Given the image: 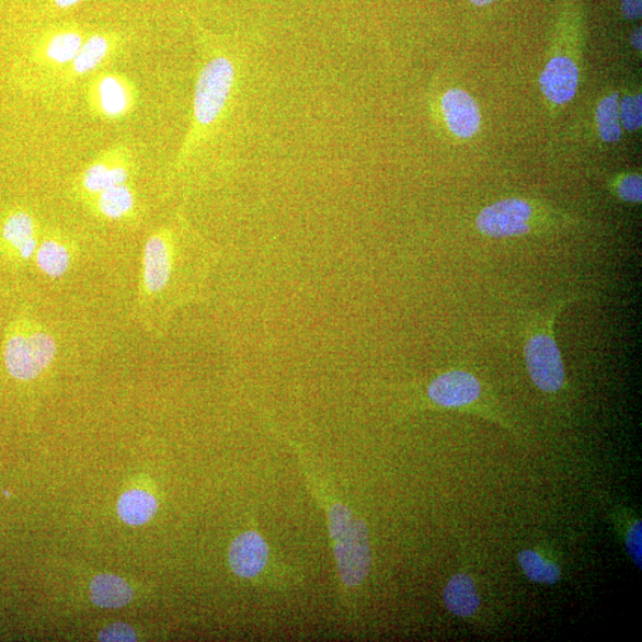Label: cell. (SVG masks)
Here are the masks:
<instances>
[{
  "instance_id": "6da1fadb",
  "label": "cell",
  "mask_w": 642,
  "mask_h": 642,
  "mask_svg": "<svg viewBox=\"0 0 642 642\" xmlns=\"http://www.w3.org/2000/svg\"><path fill=\"white\" fill-rule=\"evenodd\" d=\"M237 80L239 64L233 53L216 38L205 36L202 65L195 81L190 127L177 153L175 171L184 170L207 139L215 134L227 115Z\"/></svg>"
},
{
  "instance_id": "7a4b0ae2",
  "label": "cell",
  "mask_w": 642,
  "mask_h": 642,
  "mask_svg": "<svg viewBox=\"0 0 642 642\" xmlns=\"http://www.w3.org/2000/svg\"><path fill=\"white\" fill-rule=\"evenodd\" d=\"M186 253L173 227H161L147 239L144 248L139 302L151 307L179 301L180 284L186 280Z\"/></svg>"
},
{
  "instance_id": "3957f363",
  "label": "cell",
  "mask_w": 642,
  "mask_h": 642,
  "mask_svg": "<svg viewBox=\"0 0 642 642\" xmlns=\"http://www.w3.org/2000/svg\"><path fill=\"white\" fill-rule=\"evenodd\" d=\"M580 299L578 295H569L555 300L548 309L530 317L525 328L526 368L530 380L543 393L554 394L565 387V367L555 339V323L566 307Z\"/></svg>"
},
{
  "instance_id": "277c9868",
  "label": "cell",
  "mask_w": 642,
  "mask_h": 642,
  "mask_svg": "<svg viewBox=\"0 0 642 642\" xmlns=\"http://www.w3.org/2000/svg\"><path fill=\"white\" fill-rule=\"evenodd\" d=\"M574 219L534 200L508 198L486 206L478 215V231L491 239H514L572 225Z\"/></svg>"
},
{
  "instance_id": "5b68a950",
  "label": "cell",
  "mask_w": 642,
  "mask_h": 642,
  "mask_svg": "<svg viewBox=\"0 0 642 642\" xmlns=\"http://www.w3.org/2000/svg\"><path fill=\"white\" fill-rule=\"evenodd\" d=\"M57 354V341L37 320L22 316L13 320L7 329L3 359L13 379H37L51 366Z\"/></svg>"
},
{
  "instance_id": "8992f818",
  "label": "cell",
  "mask_w": 642,
  "mask_h": 642,
  "mask_svg": "<svg viewBox=\"0 0 642 642\" xmlns=\"http://www.w3.org/2000/svg\"><path fill=\"white\" fill-rule=\"evenodd\" d=\"M328 507L330 536L340 577L347 588H355L370 571L368 527L340 502L331 500Z\"/></svg>"
},
{
  "instance_id": "52a82bcc",
  "label": "cell",
  "mask_w": 642,
  "mask_h": 642,
  "mask_svg": "<svg viewBox=\"0 0 642 642\" xmlns=\"http://www.w3.org/2000/svg\"><path fill=\"white\" fill-rule=\"evenodd\" d=\"M87 103L95 118L118 122L134 113L138 104V91L128 76L100 71L88 83Z\"/></svg>"
},
{
  "instance_id": "ba28073f",
  "label": "cell",
  "mask_w": 642,
  "mask_h": 642,
  "mask_svg": "<svg viewBox=\"0 0 642 642\" xmlns=\"http://www.w3.org/2000/svg\"><path fill=\"white\" fill-rule=\"evenodd\" d=\"M125 38L117 32L89 34L74 59L51 80L57 87L72 89L83 78L91 77L113 61L123 50Z\"/></svg>"
},
{
  "instance_id": "9c48e42d",
  "label": "cell",
  "mask_w": 642,
  "mask_h": 642,
  "mask_svg": "<svg viewBox=\"0 0 642 642\" xmlns=\"http://www.w3.org/2000/svg\"><path fill=\"white\" fill-rule=\"evenodd\" d=\"M136 170V160L128 146L116 145L100 153L82 171L78 187L83 197L93 199L101 192L130 183Z\"/></svg>"
},
{
  "instance_id": "30bf717a",
  "label": "cell",
  "mask_w": 642,
  "mask_h": 642,
  "mask_svg": "<svg viewBox=\"0 0 642 642\" xmlns=\"http://www.w3.org/2000/svg\"><path fill=\"white\" fill-rule=\"evenodd\" d=\"M78 24L64 23L49 27L39 36L32 51V59L41 71L53 80L72 62L87 36Z\"/></svg>"
},
{
  "instance_id": "8fae6325",
  "label": "cell",
  "mask_w": 642,
  "mask_h": 642,
  "mask_svg": "<svg viewBox=\"0 0 642 642\" xmlns=\"http://www.w3.org/2000/svg\"><path fill=\"white\" fill-rule=\"evenodd\" d=\"M427 395L439 408H470L481 399L482 386L471 372L454 369L437 376L428 385Z\"/></svg>"
},
{
  "instance_id": "7c38bea8",
  "label": "cell",
  "mask_w": 642,
  "mask_h": 642,
  "mask_svg": "<svg viewBox=\"0 0 642 642\" xmlns=\"http://www.w3.org/2000/svg\"><path fill=\"white\" fill-rule=\"evenodd\" d=\"M36 218L24 208H13L0 222V243L20 262L35 257L38 248Z\"/></svg>"
},
{
  "instance_id": "4fadbf2b",
  "label": "cell",
  "mask_w": 642,
  "mask_h": 642,
  "mask_svg": "<svg viewBox=\"0 0 642 642\" xmlns=\"http://www.w3.org/2000/svg\"><path fill=\"white\" fill-rule=\"evenodd\" d=\"M580 87V69L574 60L558 55L540 76V89L547 100L564 105L574 100Z\"/></svg>"
},
{
  "instance_id": "5bb4252c",
  "label": "cell",
  "mask_w": 642,
  "mask_h": 642,
  "mask_svg": "<svg viewBox=\"0 0 642 642\" xmlns=\"http://www.w3.org/2000/svg\"><path fill=\"white\" fill-rule=\"evenodd\" d=\"M442 111L449 130L459 138L480 131L481 113L477 101L466 91L451 89L442 96Z\"/></svg>"
},
{
  "instance_id": "9a60e30c",
  "label": "cell",
  "mask_w": 642,
  "mask_h": 642,
  "mask_svg": "<svg viewBox=\"0 0 642 642\" xmlns=\"http://www.w3.org/2000/svg\"><path fill=\"white\" fill-rule=\"evenodd\" d=\"M267 542L255 530L237 537L229 549V564L233 574L242 578H255L267 565Z\"/></svg>"
},
{
  "instance_id": "2e32d148",
  "label": "cell",
  "mask_w": 642,
  "mask_h": 642,
  "mask_svg": "<svg viewBox=\"0 0 642 642\" xmlns=\"http://www.w3.org/2000/svg\"><path fill=\"white\" fill-rule=\"evenodd\" d=\"M95 211L103 218L119 221L134 215L137 195L131 184H123L107 188L92 199Z\"/></svg>"
},
{
  "instance_id": "e0dca14e",
  "label": "cell",
  "mask_w": 642,
  "mask_h": 642,
  "mask_svg": "<svg viewBox=\"0 0 642 642\" xmlns=\"http://www.w3.org/2000/svg\"><path fill=\"white\" fill-rule=\"evenodd\" d=\"M35 261L42 273L51 278H58L71 268L73 250L67 241L53 236L38 244Z\"/></svg>"
},
{
  "instance_id": "ac0fdd59",
  "label": "cell",
  "mask_w": 642,
  "mask_h": 642,
  "mask_svg": "<svg viewBox=\"0 0 642 642\" xmlns=\"http://www.w3.org/2000/svg\"><path fill=\"white\" fill-rule=\"evenodd\" d=\"M444 604L454 616L469 618L480 608V597L471 577L465 574L454 576L445 586Z\"/></svg>"
},
{
  "instance_id": "d6986e66",
  "label": "cell",
  "mask_w": 642,
  "mask_h": 642,
  "mask_svg": "<svg viewBox=\"0 0 642 642\" xmlns=\"http://www.w3.org/2000/svg\"><path fill=\"white\" fill-rule=\"evenodd\" d=\"M92 603L101 608L117 609L131 603V586L115 575H98L90 585Z\"/></svg>"
},
{
  "instance_id": "ffe728a7",
  "label": "cell",
  "mask_w": 642,
  "mask_h": 642,
  "mask_svg": "<svg viewBox=\"0 0 642 642\" xmlns=\"http://www.w3.org/2000/svg\"><path fill=\"white\" fill-rule=\"evenodd\" d=\"M157 511V498L144 491L124 493L118 502L119 518L131 526L147 524Z\"/></svg>"
},
{
  "instance_id": "44dd1931",
  "label": "cell",
  "mask_w": 642,
  "mask_h": 642,
  "mask_svg": "<svg viewBox=\"0 0 642 642\" xmlns=\"http://www.w3.org/2000/svg\"><path fill=\"white\" fill-rule=\"evenodd\" d=\"M599 137L606 144H617L622 136L619 113V93H612L599 102L596 111Z\"/></svg>"
},
{
  "instance_id": "7402d4cb",
  "label": "cell",
  "mask_w": 642,
  "mask_h": 642,
  "mask_svg": "<svg viewBox=\"0 0 642 642\" xmlns=\"http://www.w3.org/2000/svg\"><path fill=\"white\" fill-rule=\"evenodd\" d=\"M519 564L524 574L536 583L555 584L561 580V569L554 563L543 560V558L530 550H526L518 555Z\"/></svg>"
},
{
  "instance_id": "603a6c76",
  "label": "cell",
  "mask_w": 642,
  "mask_h": 642,
  "mask_svg": "<svg viewBox=\"0 0 642 642\" xmlns=\"http://www.w3.org/2000/svg\"><path fill=\"white\" fill-rule=\"evenodd\" d=\"M620 122L627 131H637L642 125V98L641 93L626 95L619 104Z\"/></svg>"
},
{
  "instance_id": "cb8c5ba5",
  "label": "cell",
  "mask_w": 642,
  "mask_h": 642,
  "mask_svg": "<svg viewBox=\"0 0 642 642\" xmlns=\"http://www.w3.org/2000/svg\"><path fill=\"white\" fill-rule=\"evenodd\" d=\"M614 190L618 197L624 203L641 204L642 202V177L640 174H626L617 180Z\"/></svg>"
},
{
  "instance_id": "d4e9b609",
  "label": "cell",
  "mask_w": 642,
  "mask_h": 642,
  "mask_svg": "<svg viewBox=\"0 0 642 642\" xmlns=\"http://www.w3.org/2000/svg\"><path fill=\"white\" fill-rule=\"evenodd\" d=\"M641 536H642V525H641V521H637L630 528V530H628V534L626 537V546H627L628 554L631 555L632 561L635 563V565L640 570H641V562H642Z\"/></svg>"
},
{
  "instance_id": "484cf974",
  "label": "cell",
  "mask_w": 642,
  "mask_h": 642,
  "mask_svg": "<svg viewBox=\"0 0 642 642\" xmlns=\"http://www.w3.org/2000/svg\"><path fill=\"white\" fill-rule=\"evenodd\" d=\"M101 641H136L133 628L125 623H114L100 633Z\"/></svg>"
},
{
  "instance_id": "4316f807",
  "label": "cell",
  "mask_w": 642,
  "mask_h": 642,
  "mask_svg": "<svg viewBox=\"0 0 642 642\" xmlns=\"http://www.w3.org/2000/svg\"><path fill=\"white\" fill-rule=\"evenodd\" d=\"M621 10L627 20H640L642 13V0H621Z\"/></svg>"
},
{
  "instance_id": "83f0119b",
  "label": "cell",
  "mask_w": 642,
  "mask_h": 642,
  "mask_svg": "<svg viewBox=\"0 0 642 642\" xmlns=\"http://www.w3.org/2000/svg\"><path fill=\"white\" fill-rule=\"evenodd\" d=\"M82 2H85V0H53L54 7L59 10L72 9Z\"/></svg>"
},
{
  "instance_id": "f1b7e54d",
  "label": "cell",
  "mask_w": 642,
  "mask_h": 642,
  "mask_svg": "<svg viewBox=\"0 0 642 642\" xmlns=\"http://www.w3.org/2000/svg\"><path fill=\"white\" fill-rule=\"evenodd\" d=\"M641 27H638L631 36L632 46L638 50L641 51L642 49V39H641Z\"/></svg>"
},
{
  "instance_id": "f546056e",
  "label": "cell",
  "mask_w": 642,
  "mask_h": 642,
  "mask_svg": "<svg viewBox=\"0 0 642 642\" xmlns=\"http://www.w3.org/2000/svg\"><path fill=\"white\" fill-rule=\"evenodd\" d=\"M470 2L477 7H486L496 2V0H470Z\"/></svg>"
}]
</instances>
